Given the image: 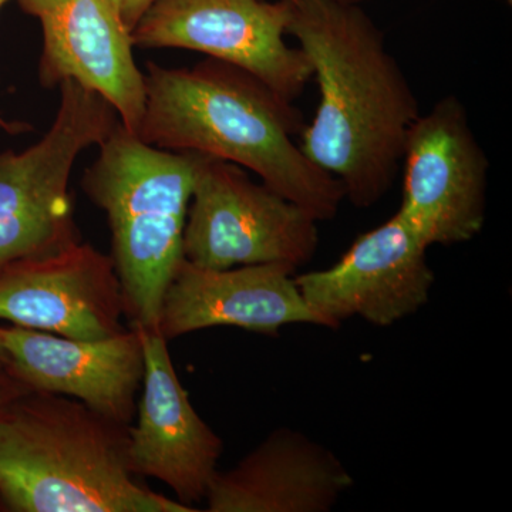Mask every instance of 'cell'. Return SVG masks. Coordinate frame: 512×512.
<instances>
[{"label": "cell", "instance_id": "cell-1", "mask_svg": "<svg viewBox=\"0 0 512 512\" xmlns=\"http://www.w3.org/2000/svg\"><path fill=\"white\" fill-rule=\"evenodd\" d=\"M286 33L308 56L320 101L299 147L369 208L396 180L419 100L382 30L350 0H288Z\"/></svg>", "mask_w": 512, "mask_h": 512}, {"label": "cell", "instance_id": "cell-2", "mask_svg": "<svg viewBox=\"0 0 512 512\" xmlns=\"http://www.w3.org/2000/svg\"><path fill=\"white\" fill-rule=\"evenodd\" d=\"M144 80V143L237 164L318 222L338 215L342 184L293 141L306 126L301 111L251 73L208 57L192 67L147 62Z\"/></svg>", "mask_w": 512, "mask_h": 512}, {"label": "cell", "instance_id": "cell-3", "mask_svg": "<svg viewBox=\"0 0 512 512\" xmlns=\"http://www.w3.org/2000/svg\"><path fill=\"white\" fill-rule=\"evenodd\" d=\"M127 429L72 397L20 394L0 412V511H200L140 483Z\"/></svg>", "mask_w": 512, "mask_h": 512}, {"label": "cell", "instance_id": "cell-4", "mask_svg": "<svg viewBox=\"0 0 512 512\" xmlns=\"http://www.w3.org/2000/svg\"><path fill=\"white\" fill-rule=\"evenodd\" d=\"M201 158L150 146L120 121L84 171V194L109 224L130 326L158 332L164 293L185 259V222Z\"/></svg>", "mask_w": 512, "mask_h": 512}, {"label": "cell", "instance_id": "cell-5", "mask_svg": "<svg viewBox=\"0 0 512 512\" xmlns=\"http://www.w3.org/2000/svg\"><path fill=\"white\" fill-rule=\"evenodd\" d=\"M55 120L22 151L0 153V272L80 241L70 178L77 158L120 123L99 93L66 80Z\"/></svg>", "mask_w": 512, "mask_h": 512}, {"label": "cell", "instance_id": "cell-6", "mask_svg": "<svg viewBox=\"0 0 512 512\" xmlns=\"http://www.w3.org/2000/svg\"><path fill=\"white\" fill-rule=\"evenodd\" d=\"M319 245L318 221L245 168L204 156L184 229V258L202 268L308 264Z\"/></svg>", "mask_w": 512, "mask_h": 512}, {"label": "cell", "instance_id": "cell-7", "mask_svg": "<svg viewBox=\"0 0 512 512\" xmlns=\"http://www.w3.org/2000/svg\"><path fill=\"white\" fill-rule=\"evenodd\" d=\"M288 0H156L131 32L140 49H184L232 64L295 103L313 70L286 43Z\"/></svg>", "mask_w": 512, "mask_h": 512}, {"label": "cell", "instance_id": "cell-8", "mask_svg": "<svg viewBox=\"0 0 512 512\" xmlns=\"http://www.w3.org/2000/svg\"><path fill=\"white\" fill-rule=\"evenodd\" d=\"M397 214L427 247L463 244L480 234L487 212L488 160L466 107L446 96L420 114L403 156Z\"/></svg>", "mask_w": 512, "mask_h": 512}, {"label": "cell", "instance_id": "cell-9", "mask_svg": "<svg viewBox=\"0 0 512 512\" xmlns=\"http://www.w3.org/2000/svg\"><path fill=\"white\" fill-rule=\"evenodd\" d=\"M427 249L396 212L357 237L335 265L295 276L296 285L330 329L355 316L390 326L429 302L434 272Z\"/></svg>", "mask_w": 512, "mask_h": 512}, {"label": "cell", "instance_id": "cell-10", "mask_svg": "<svg viewBox=\"0 0 512 512\" xmlns=\"http://www.w3.org/2000/svg\"><path fill=\"white\" fill-rule=\"evenodd\" d=\"M123 288L113 259L77 241L0 272V319L79 340H100L127 328Z\"/></svg>", "mask_w": 512, "mask_h": 512}, {"label": "cell", "instance_id": "cell-11", "mask_svg": "<svg viewBox=\"0 0 512 512\" xmlns=\"http://www.w3.org/2000/svg\"><path fill=\"white\" fill-rule=\"evenodd\" d=\"M39 20L43 50L37 79L45 89L66 80L99 93L136 134L146 106V80L134 59L131 30L111 0H18Z\"/></svg>", "mask_w": 512, "mask_h": 512}, {"label": "cell", "instance_id": "cell-12", "mask_svg": "<svg viewBox=\"0 0 512 512\" xmlns=\"http://www.w3.org/2000/svg\"><path fill=\"white\" fill-rule=\"evenodd\" d=\"M144 353V376L136 426H128V463L140 478H156L181 504L205 500L224 451L221 437L192 407L157 330L133 326Z\"/></svg>", "mask_w": 512, "mask_h": 512}, {"label": "cell", "instance_id": "cell-13", "mask_svg": "<svg viewBox=\"0 0 512 512\" xmlns=\"http://www.w3.org/2000/svg\"><path fill=\"white\" fill-rule=\"evenodd\" d=\"M2 369L26 392L80 400L130 426L143 383L144 353L133 326L111 338L79 340L20 326H0Z\"/></svg>", "mask_w": 512, "mask_h": 512}, {"label": "cell", "instance_id": "cell-14", "mask_svg": "<svg viewBox=\"0 0 512 512\" xmlns=\"http://www.w3.org/2000/svg\"><path fill=\"white\" fill-rule=\"evenodd\" d=\"M295 269L279 262L211 269L184 259L164 293L158 332L171 340L234 326L276 338L285 326L299 323L329 328L303 299Z\"/></svg>", "mask_w": 512, "mask_h": 512}, {"label": "cell", "instance_id": "cell-15", "mask_svg": "<svg viewBox=\"0 0 512 512\" xmlns=\"http://www.w3.org/2000/svg\"><path fill=\"white\" fill-rule=\"evenodd\" d=\"M353 478L328 448L279 429L208 487V512H328Z\"/></svg>", "mask_w": 512, "mask_h": 512}, {"label": "cell", "instance_id": "cell-16", "mask_svg": "<svg viewBox=\"0 0 512 512\" xmlns=\"http://www.w3.org/2000/svg\"><path fill=\"white\" fill-rule=\"evenodd\" d=\"M120 13L121 19L126 23L128 29L133 32L138 20L143 18L144 13L150 9L156 0H111Z\"/></svg>", "mask_w": 512, "mask_h": 512}, {"label": "cell", "instance_id": "cell-17", "mask_svg": "<svg viewBox=\"0 0 512 512\" xmlns=\"http://www.w3.org/2000/svg\"><path fill=\"white\" fill-rule=\"evenodd\" d=\"M23 393H26V390L20 387L5 370L0 369V412Z\"/></svg>", "mask_w": 512, "mask_h": 512}, {"label": "cell", "instance_id": "cell-18", "mask_svg": "<svg viewBox=\"0 0 512 512\" xmlns=\"http://www.w3.org/2000/svg\"><path fill=\"white\" fill-rule=\"evenodd\" d=\"M9 2H12V0H0V10L3 9V6L8 5ZM16 2H18V0H16ZM0 130L8 134H20L29 131L30 126L25 123H19V121L6 120L3 114L0 113Z\"/></svg>", "mask_w": 512, "mask_h": 512}, {"label": "cell", "instance_id": "cell-19", "mask_svg": "<svg viewBox=\"0 0 512 512\" xmlns=\"http://www.w3.org/2000/svg\"><path fill=\"white\" fill-rule=\"evenodd\" d=\"M2 365H3V355H2V352H0V369H2Z\"/></svg>", "mask_w": 512, "mask_h": 512}, {"label": "cell", "instance_id": "cell-20", "mask_svg": "<svg viewBox=\"0 0 512 512\" xmlns=\"http://www.w3.org/2000/svg\"><path fill=\"white\" fill-rule=\"evenodd\" d=\"M508 5H511L512 0H507Z\"/></svg>", "mask_w": 512, "mask_h": 512}, {"label": "cell", "instance_id": "cell-21", "mask_svg": "<svg viewBox=\"0 0 512 512\" xmlns=\"http://www.w3.org/2000/svg\"><path fill=\"white\" fill-rule=\"evenodd\" d=\"M350 2H357V0H350ZM357 3H359V2H357Z\"/></svg>", "mask_w": 512, "mask_h": 512}, {"label": "cell", "instance_id": "cell-22", "mask_svg": "<svg viewBox=\"0 0 512 512\" xmlns=\"http://www.w3.org/2000/svg\"><path fill=\"white\" fill-rule=\"evenodd\" d=\"M357 2H359V3H360V2H362V0H357Z\"/></svg>", "mask_w": 512, "mask_h": 512}]
</instances>
